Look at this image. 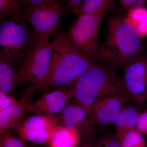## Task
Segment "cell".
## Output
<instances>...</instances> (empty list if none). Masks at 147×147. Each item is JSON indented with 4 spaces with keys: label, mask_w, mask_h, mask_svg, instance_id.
<instances>
[{
    "label": "cell",
    "mask_w": 147,
    "mask_h": 147,
    "mask_svg": "<svg viewBox=\"0 0 147 147\" xmlns=\"http://www.w3.org/2000/svg\"><path fill=\"white\" fill-rule=\"evenodd\" d=\"M140 33L126 16L110 15L106 19V33L98 61L124 67L145 50Z\"/></svg>",
    "instance_id": "obj_1"
},
{
    "label": "cell",
    "mask_w": 147,
    "mask_h": 147,
    "mask_svg": "<svg viewBox=\"0 0 147 147\" xmlns=\"http://www.w3.org/2000/svg\"><path fill=\"white\" fill-rule=\"evenodd\" d=\"M114 67L101 61L92 63L86 71L68 86L76 102L90 112L95 102L103 98L129 96L123 79Z\"/></svg>",
    "instance_id": "obj_2"
},
{
    "label": "cell",
    "mask_w": 147,
    "mask_h": 147,
    "mask_svg": "<svg viewBox=\"0 0 147 147\" xmlns=\"http://www.w3.org/2000/svg\"><path fill=\"white\" fill-rule=\"evenodd\" d=\"M52 42L53 57L43 89L67 87L92 63L71 45L65 33L57 34Z\"/></svg>",
    "instance_id": "obj_3"
},
{
    "label": "cell",
    "mask_w": 147,
    "mask_h": 147,
    "mask_svg": "<svg viewBox=\"0 0 147 147\" xmlns=\"http://www.w3.org/2000/svg\"><path fill=\"white\" fill-rule=\"evenodd\" d=\"M23 16L8 17L0 22V54L15 68L24 59L39 37L27 24Z\"/></svg>",
    "instance_id": "obj_4"
},
{
    "label": "cell",
    "mask_w": 147,
    "mask_h": 147,
    "mask_svg": "<svg viewBox=\"0 0 147 147\" xmlns=\"http://www.w3.org/2000/svg\"><path fill=\"white\" fill-rule=\"evenodd\" d=\"M105 13L79 14L65 33L69 42L91 62L98 60L99 28Z\"/></svg>",
    "instance_id": "obj_5"
},
{
    "label": "cell",
    "mask_w": 147,
    "mask_h": 147,
    "mask_svg": "<svg viewBox=\"0 0 147 147\" xmlns=\"http://www.w3.org/2000/svg\"><path fill=\"white\" fill-rule=\"evenodd\" d=\"M50 38H39L24 59L18 73L26 82L42 89L47 81L53 57Z\"/></svg>",
    "instance_id": "obj_6"
},
{
    "label": "cell",
    "mask_w": 147,
    "mask_h": 147,
    "mask_svg": "<svg viewBox=\"0 0 147 147\" xmlns=\"http://www.w3.org/2000/svg\"><path fill=\"white\" fill-rule=\"evenodd\" d=\"M65 11L61 0H43L24 9L23 16L39 38H50L57 30Z\"/></svg>",
    "instance_id": "obj_7"
},
{
    "label": "cell",
    "mask_w": 147,
    "mask_h": 147,
    "mask_svg": "<svg viewBox=\"0 0 147 147\" xmlns=\"http://www.w3.org/2000/svg\"><path fill=\"white\" fill-rule=\"evenodd\" d=\"M123 68L127 91L139 106H143L147 100V52L144 50Z\"/></svg>",
    "instance_id": "obj_8"
},
{
    "label": "cell",
    "mask_w": 147,
    "mask_h": 147,
    "mask_svg": "<svg viewBox=\"0 0 147 147\" xmlns=\"http://www.w3.org/2000/svg\"><path fill=\"white\" fill-rule=\"evenodd\" d=\"M59 122V117L37 115L24 117L17 124V131L22 140L38 144H48Z\"/></svg>",
    "instance_id": "obj_9"
},
{
    "label": "cell",
    "mask_w": 147,
    "mask_h": 147,
    "mask_svg": "<svg viewBox=\"0 0 147 147\" xmlns=\"http://www.w3.org/2000/svg\"><path fill=\"white\" fill-rule=\"evenodd\" d=\"M59 118L62 125L78 131L81 141L93 137L95 122L90 113L77 102L67 105Z\"/></svg>",
    "instance_id": "obj_10"
},
{
    "label": "cell",
    "mask_w": 147,
    "mask_h": 147,
    "mask_svg": "<svg viewBox=\"0 0 147 147\" xmlns=\"http://www.w3.org/2000/svg\"><path fill=\"white\" fill-rule=\"evenodd\" d=\"M73 98L74 94L68 89L56 90L42 96L32 104L29 112L34 115L55 117L62 113Z\"/></svg>",
    "instance_id": "obj_11"
},
{
    "label": "cell",
    "mask_w": 147,
    "mask_h": 147,
    "mask_svg": "<svg viewBox=\"0 0 147 147\" xmlns=\"http://www.w3.org/2000/svg\"><path fill=\"white\" fill-rule=\"evenodd\" d=\"M129 98L127 95H113L97 100L90 111L96 124L105 126L113 123L123 108L127 105Z\"/></svg>",
    "instance_id": "obj_12"
},
{
    "label": "cell",
    "mask_w": 147,
    "mask_h": 147,
    "mask_svg": "<svg viewBox=\"0 0 147 147\" xmlns=\"http://www.w3.org/2000/svg\"><path fill=\"white\" fill-rule=\"evenodd\" d=\"M36 90V86L31 84L19 100L0 112V134L9 132L11 129L25 117L32 104L33 94Z\"/></svg>",
    "instance_id": "obj_13"
},
{
    "label": "cell",
    "mask_w": 147,
    "mask_h": 147,
    "mask_svg": "<svg viewBox=\"0 0 147 147\" xmlns=\"http://www.w3.org/2000/svg\"><path fill=\"white\" fill-rule=\"evenodd\" d=\"M26 83L14 65L0 54V91L10 94L16 88Z\"/></svg>",
    "instance_id": "obj_14"
},
{
    "label": "cell",
    "mask_w": 147,
    "mask_h": 147,
    "mask_svg": "<svg viewBox=\"0 0 147 147\" xmlns=\"http://www.w3.org/2000/svg\"><path fill=\"white\" fill-rule=\"evenodd\" d=\"M81 142L76 129L59 125L53 131L48 144L50 147H78Z\"/></svg>",
    "instance_id": "obj_15"
},
{
    "label": "cell",
    "mask_w": 147,
    "mask_h": 147,
    "mask_svg": "<svg viewBox=\"0 0 147 147\" xmlns=\"http://www.w3.org/2000/svg\"><path fill=\"white\" fill-rule=\"evenodd\" d=\"M139 115L137 110L130 105H127L123 108L113 123L117 138L127 131L135 129Z\"/></svg>",
    "instance_id": "obj_16"
},
{
    "label": "cell",
    "mask_w": 147,
    "mask_h": 147,
    "mask_svg": "<svg viewBox=\"0 0 147 147\" xmlns=\"http://www.w3.org/2000/svg\"><path fill=\"white\" fill-rule=\"evenodd\" d=\"M115 1L116 0H85L81 6L79 14L106 13L113 8Z\"/></svg>",
    "instance_id": "obj_17"
},
{
    "label": "cell",
    "mask_w": 147,
    "mask_h": 147,
    "mask_svg": "<svg viewBox=\"0 0 147 147\" xmlns=\"http://www.w3.org/2000/svg\"><path fill=\"white\" fill-rule=\"evenodd\" d=\"M24 10L20 0H0V20L22 16Z\"/></svg>",
    "instance_id": "obj_18"
},
{
    "label": "cell",
    "mask_w": 147,
    "mask_h": 147,
    "mask_svg": "<svg viewBox=\"0 0 147 147\" xmlns=\"http://www.w3.org/2000/svg\"><path fill=\"white\" fill-rule=\"evenodd\" d=\"M117 138L121 147H147L144 135L135 129L127 131Z\"/></svg>",
    "instance_id": "obj_19"
},
{
    "label": "cell",
    "mask_w": 147,
    "mask_h": 147,
    "mask_svg": "<svg viewBox=\"0 0 147 147\" xmlns=\"http://www.w3.org/2000/svg\"><path fill=\"white\" fill-rule=\"evenodd\" d=\"M0 147H26L22 139L7 133L0 134Z\"/></svg>",
    "instance_id": "obj_20"
},
{
    "label": "cell",
    "mask_w": 147,
    "mask_h": 147,
    "mask_svg": "<svg viewBox=\"0 0 147 147\" xmlns=\"http://www.w3.org/2000/svg\"><path fill=\"white\" fill-rule=\"evenodd\" d=\"M95 147H121L115 135L105 134L98 139Z\"/></svg>",
    "instance_id": "obj_21"
},
{
    "label": "cell",
    "mask_w": 147,
    "mask_h": 147,
    "mask_svg": "<svg viewBox=\"0 0 147 147\" xmlns=\"http://www.w3.org/2000/svg\"><path fill=\"white\" fill-rule=\"evenodd\" d=\"M85 0H61L65 8V11L69 14L78 16L80 8Z\"/></svg>",
    "instance_id": "obj_22"
},
{
    "label": "cell",
    "mask_w": 147,
    "mask_h": 147,
    "mask_svg": "<svg viewBox=\"0 0 147 147\" xmlns=\"http://www.w3.org/2000/svg\"><path fill=\"white\" fill-rule=\"evenodd\" d=\"M135 129L143 135H147V110L139 113Z\"/></svg>",
    "instance_id": "obj_23"
},
{
    "label": "cell",
    "mask_w": 147,
    "mask_h": 147,
    "mask_svg": "<svg viewBox=\"0 0 147 147\" xmlns=\"http://www.w3.org/2000/svg\"><path fill=\"white\" fill-rule=\"evenodd\" d=\"M16 100L13 96L0 91V112L12 105Z\"/></svg>",
    "instance_id": "obj_24"
},
{
    "label": "cell",
    "mask_w": 147,
    "mask_h": 147,
    "mask_svg": "<svg viewBox=\"0 0 147 147\" xmlns=\"http://www.w3.org/2000/svg\"><path fill=\"white\" fill-rule=\"evenodd\" d=\"M135 0H118V7L116 14H121L124 11H127L130 9L134 7Z\"/></svg>",
    "instance_id": "obj_25"
},
{
    "label": "cell",
    "mask_w": 147,
    "mask_h": 147,
    "mask_svg": "<svg viewBox=\"0 0 147 147\" xmlns=\"http://www.w3.org/2000/svg\"><path fill=\"white\" fill-rule=\"evenodd\" d=\"M43 1V0H20L24 9L31 6L39 3Z\"/></svg>",
    "instance_id": "obj_26"
},
{
    "label": "cell",
    "mask_w": 147,
    "mask_h": 147,
    "mask_svg": "<svg viewBox=\"0 0 147 147\" xmlns=\"http://www.w3.org/2000/svg\"><path fill=\"white\" fill-rule=\"evenodd\" d=\"M147 0H135L134 7H146Z\"/></svg>",
    "instance_id": "obj_27"
},
{
    "label": "cell",
    "mask_w": 147,
    "mask_h": 147,
    "mask_svg": "<svg viewBox=\"0 0 147 147\" xmlns=\"http://www.w3.org/2000/svg\"><path fill=\"white\" fill-rule=\"evenodd\" d=\"M145 44H146V45L147 47V37L146 38V42H145Z\"/></svg>",
    "instance_id": "obj_28"
}]
</instances>
